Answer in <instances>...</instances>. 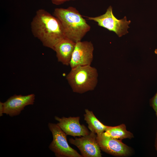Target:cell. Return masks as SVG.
I'll return each instance as SVG.
<instances>
[{"label":"cell","instance_id":"7a4b0ae2","mask_svg":"<svg viewBox=\"0 0 157 157\" xmlns=\"http://www.w3.org/2000/svg\"><path fill=\"white\" fill-rule=\"evenodd\" d=\"M53 15L60 22L65 37L75 43L81 41L90 30V26L75 7L56 8Z\"/></svg>","mask_w":157,"mask_h":157},{"label":"cell","instance_id":"9c48e42d","mask_svg":"<svg viewBox=\"0 0 157 157\" xmlns=\"http://www.w3.org/2000/svg\"><path fill=\"white\" fill-rule=\"evenodd\" d=\"M35 99L33 94L25 96L14 95L3 103V113L10 117L18 115L26 106L33 105Z\"/></svg>","mask_w":157,"mask_h":157},{"label":"cell","instance_id":"9a60e30c","mask_svg":"<svg viewBox=\"0 0 157 157\" xmlns=\"http://www.w3.org/2000/svg\"><path fill=\"white\" fill-rule=\"evenodd\" d=\"M53 4L58 5H61L65 2L70 1H74L75 0H51Z\"/></svg>","mask_w":157,"mask_h":157},{"label":"cell","instance_id":"8992f818","mask_svg":"<svg viewBox=\"0 0 157 157\" xmlns=\"http://www.w3.org/2000/svg\"><path fill=\"white\" fill-rule=\"evenodd\" d=\"M97 136L96 134L90 132L88 135L79 138H70L69 142L78 149L83 157H101Z\"/></svg>","mask_w":157,"mask_h":157},{"label":"cell","instance_id":"5b68a950","mask_svg":"<svg viewBox=\"0 0 157 157\" xmlns=\"http://www.w3.org/2000/svg\"><path fill=\"white\" fill-rule=\"evenodd\" d=\"M86 17L89 20L97 23L98 26L114 32L119 37L128 33L127 29L129 28L128 25L131 21H127L126 16L121 19H117L113 14L111 6L108 7L106 13L102 15L96 17Z\"/></svg>","mask_w":157,"mask_h":157},{"label":"cell","instance_id":"2e32d148","mask_svg":"<svg viewBox=\"0 0 157 157\" xmlns=\"http://www.w3.org/2000/svg\"><path fill=\"white\" fill-rule=\"evenodd\" d=\"M3 103L0 102V116H2L4 113Z\"/></svg>","mask_w":157,"mask_h":157},{"label":"cell","instance_id":"3957f363","mask_svg":"<svg viewBox=\"0 0 157 157\" xmlns=\"http://www.w3.org/2000/svg\"><path fill=\"white\" fill-rule=\"evenodd\" d=\"M98 77L97 69L87 65L72 69L66 79L74 92L82 94L94 89Z\"/></svg>","mask_w":157,"mask_h":157},{"label":"cell","instance_id":"30bf717a","mask_svg":"<svg viewBox=\"0 0 157 157\" xmlns=\"http://www.w3.org/2000/svg\"><path fill=\"white\" fill-rule=\"evenodd\" d=\"M54 118L58 122L57 124L67 135L81 137L90 133L84 125L80 124L79 117H63L61 118L55 116Z\"/></svg>","mask_w":157,"mask_h":157},{"label":"cell","instance_id":"6da1fadb","mask_svg":"<svg viewBox=\"0 0 157 157\" xmlns=\"http://www.w3.org/2000/svg\"><path fill=\"white\" fill-rule=\"evenodd\" d=\"M32 33L43 45L53 50L65 35L62 25L55 16L44 9L37 10L31 24Z\"/></svg>","mask_w":157,"mask_h":157},{"label":"cell","instance_id":"5bb4252c","mask_svg":"<svg viewBox=\"0 0 157 157\" xmlns=\"http://www.w3.org/2000/svg\"><path fill=\"white\" fill-rule=\"evenodd\" d=\"M150 103L151 106L154 110L157 117V92L154 96L150 99Z\"/></svg>","mask_w":157,"mask_h":157},{"label":"cell","instance_id":"7c38bea8","mask_svg":"<svg viewBox=\"0 0 157 157\" xmlns=\"http://www.w3.org/2000/svg\"><path fill=\"white\" fill-rule=\"evenodd\" d=\"M84 115V120L88 124V127L91 132L97 135L103 134L108 128V126L104 124L95 117L92 111L88 109L85 110Z\"/></svg>","mask_w":157,"mask_h":157},{"label":"cell","instance_id":"4fadbf2b","mask_svg":"<svg viewBox=\"0 0 157 157\" xmlns=\"http://www.w3.org/2000/svg\"><path fill=\"white\" fill-rule=\"evenodd\" d=\"M103 134L105 136L118 139H131L133 137V134L127 130L124 124L115 126H108Z\"/></svg>","mask_w":157,"mask_h":157},{"label":"cell","instance_id":"e0dca14e","mask_svg":"<svg viewBox=\"0 0 157 157\" xmlns=\"http://www.w3.org/2000/svg\"><path fill=\"white\" fill-rule=\"evenodd\" d=\"M155 147L156 150L157 151V131L156 135V138L155 142Z\"/></svg>","mask_w":157,"mask_h":157},{"label":"cell","instance_id":"ac0fdd59","mask_svg":"<svg viewBox=\"0 0 157 157\" xmlns=\"http://www.w3.org/2000/svg\"><path fill=\"white\" fill-rule=\"evenodd\" d=\"M154 52L155 53V54H157V49H156L155 51H154Z\"/></svg>","mask_w":157,"mask_h":157},{"label":"cell","instance_id":"ba28073f","mask_svg":"<svg viewBox=\"0 0 157 157\" xmlns=\"http://www.w3.org/2000/svg\"><path fill=\"white\" fill-rule=\"evenodd\" d=\"M97 140L101 150L107 154L117 156L129 155L130 147L118 139L105 136L103 133L97 136Z\"/></svg>","mask_w":157,"mask_h":157},{"label":"cell","instance_id":"8fae6325","mask_svg":"<svg viewBox=\"0 0 157 157\" xmlns=\"http://www.w3.org/2000/svg\"><path fill=\"white\" fill-rule=\"evenodd\" d=\"M76 43L65 37L55 46L53 50L58 62L64 65H69Z\"/></svg>","mask_w":157,"mask_h":157},{"label":"cell","instance_id":"52a82bcc","mask_svg":"<svg viewBox=\"0 0 157 157\" xmlns=\"http://www.w3.org/2000/svg\"><path fill=\"white\" fill-rule=\"evenodd\" d=\"M94 50V46L91 41L76 42L69 64L71 69L90 65L93 59Z\"/></svg>","mask_w":157,"mask_h":157},{"label":"cell","instance_id":"277c9868","mask_svg":"<svg viewBox=\"0 0 157 157\" xmlns=\"http://www.w3.org/2000/svg\"><path fill=\"white\" fill-rule=\"evenodd\" d=\"M48 127L52 134L53 139L49 148L57 157H83L69 146L67 135L57 124L49 123Z\"/></svg>","mask_w":157,"mask_h":157}]
</instances>
